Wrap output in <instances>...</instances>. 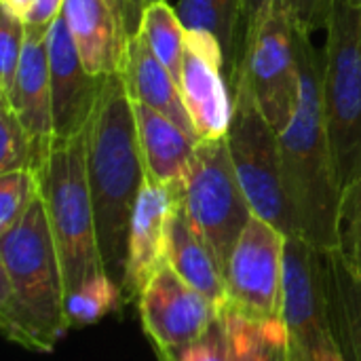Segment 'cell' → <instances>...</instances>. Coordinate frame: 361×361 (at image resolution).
Segmentation results:
<instances>
[{"label": "cell", "instance_id": "cell-1", "mask_svg": "<svg viewBox=\"0 0 361 361\" xmlns=\"http://www.w3.org/2000/svg\"><path fill=\"white\" fill-rule=\"evenodd\" d=\"M85 157L104 273L123 290L133 207L146 182L133 104L121 74L106 76L85 127Z\"/></svg>", "mask_w": 361, "mask_h": 361}, {"label": "cell", "instance_id": "cell-2", "mask_svg": "<svg viewBox=\"0 0 361 361\" xmlns=\"http://www.w3.org/2000/svg\"><path fill=\"white\" fill-rule=\"evenodd\" d=\"M0 328L34 353H51L70 328L63 273L40 192L0 235Z\"/></svg>", "mask_w": 361, "mask_h": 361}, {"label": "cell", "instance_id": "cell-3", "mask_svg": "<svg viewBox=\"0 0 361 361\" xmlns=\"http://www.w3.org/2000/svg\"><path fill=\"white\" fill-rule=\"evenodd\" d=\"M300 66V102L292 123L279 133L283 186L298 237L319 250L336 247L343 188L322 110V59L311 34L294 27Z\"/></svg>", "mask_w": 361, "mask_h": 361}, {"label": "cell", "instance_id": "cell-4", "mask_svg": "<svg viewBox=\"0 0 361 361\" xmlns=\"http://www.w3.org/2000/svg\"><path fill=\"white\" fill-rule=\"evenodd\" d=\"M36 178L68 294L104 271L87 178L85 133L72 140L53 137L49 159Z\"/></svg>", "mask_w": 361, "mask_h": 361}, {"label": "cell", "instance_id": "cell-5", "mask_svg": "<svg viewBox=\"0 0 361 361\" xmlns=\"http://www.w3.org/2000/svg\"><path fill=\"white\" fill-rule=\"evenodd\" d=\"M322 59V110L345 190L361 176V6L334 0Z\"/></svg>", "mask_w": 361, "mask_h": 361}, {"label": "cell", "instance_id": "cell-6", "mask_svg": "<svg viewBox=\"0 0 361 361\" xmlns=\"http://www.w3.org/2000/svg\"><path fill=\"white\" fill-rule=\"evenodd\" d=\"M233 80V116L226 133L231 159L254 216L298 237L296 218L283 186L279 133L262 114L245 70L237 63Z\"/></svg>", "mask_w": 361, "mask_h": 361}, {"label": "cell", "instance_id": "cell-7", "mask_svg": "<svg viewBox=\"0 0 361 361\" xmlns=\"http://www.w3.org/2000/svg\"><path fill=\"white\" fill-rule=\"evenodd\" d=\"M182 207L222 273L254 212L237 178L226 137L199 140L180 180Z\"/></svg>", "mask_w": 361, "mask_h": 361}, {"label": "cell", "instance_id": "cell-8", "mask_svg": "<svg viewBox=\"0 0 361 361\" xmlns=\"http://www.w3.org/2000/svg\"><path fill=\"white\" fill-rule=\"evenodd\" d=\"M281 319L290 334V361H347L328 286V250L300 237L286 239Z\"/></svg>", "mask_w": 361, "mask_h": 361}, {"label": "cell", "instance_id": "cell-9", "mask_svg": "<svg viewBox=\"0 0 361 361\" xmlns=\"http://www.w3.org/2000/svg\"><path fill=\"white\" fill-rule=\"evenodd\" d=\"M239 66L252 82L262 114L281 133L292 123L300 102L294 25L283 2L273 4L245 30Z\"/></svg>", "mask_w": 361, "mask_h": 361}, {"label": "cell", "instance_id": "cell-10", "mask_svg": "<svg viewBox=\"0 0 361 361\" xmlns=\"http://www.w3.org/2000/svg\"><path fill=\"white\" fill-rule=\"evenodd\" d=\"M286 235L258 216L243 228L224 271L226 311L250 319H279L283 302Z\"/></svg>", "mask_w": 361, "mask_h": 361}, {"label": "cell", "instance_id": "cell-11", "mask_svg": "<svg viewBox=\"0 0 361 361\" xmlns=\"http://www.w3.org/2000/svg\"><path fill=\"white\" fill-rule=\"evenodd\" d=\"M135 305L154 351L173 360L197 345L220 319V309L182 281L169 264L150 277Z\"/></svg>", "mask_w": 361, "mask_h": 361}, {"label": "cell", "instance_id": "cell-12", "mask_svg": "<svg viewBox=\"0 0 361 361\" xmlns=\"http://www.w3.org/2000/svg\"><path fill=\"white\" fill-rule=\"evenodd\" d=\"M224 66L226 55L214 34L186 30L180 91L199 140H218L228 133L233 97L222 76Z\"/></svg>", "mask_w": 361, "mask_h": 361}, {"label": "cell", "instance_id": "cell-13", "mask_svg": "<svg viewBox=\"0 0 361 361\" xmlns=\"http://www.w3.org/2000/svg\"><path fill=\"white\" fill-rule=\"evenodd\" d=\"M178 205L180 182L167 186L146 176L129 224L123 305L137 302V296L150 277L167 264L169 226Z\"/></svg>", "mask_w": 361, "mask_h": 361}, {"label": "cell", "instance_id": "cell-14", "mask_svg": "<svg viewBox=\"0 0 361 361\" xmlns=\"http://www.w3.org/2000/svg\"><path fill=\"white\" fill-rule=\"evenodd\" d=\"M47 53L51 68L53 135L57 140H72L85 131L106 76H95L85 68L63 15L47 30Z\"/></svg>", "mask_w": 361, "mask_h": 361}, {"label": "cell", "instance_id": "cell-15", "mask_svg": "<svg viewBox=\"0 0 361 361\" xmlns=\"http://www.w3.org/2000/svg\"><path fill=\"white\" fill-rule=\"evenodd\" d=\"M61 15L85 68L95 76L118 74L129 32L114 0H66Z\"/></svg>", "mask_w": 361, "mask_h": 361}, {"label": "cell", "instance_id": "cell-16", "mask_svg": "<svg viewBox=\"0 0 361 361\" xmlns=\"http://www.w3.org/2000/svg\"><path fill=\"white\" fill-rule=\"evenodd\" d=\"M118 74L125 82V89L131 102H140L161 112L171 123H176L184 133L199 140L195 123L184 106L178 80L154 57V53L146 47V42L142 40L137 32L131 34L127 40Z\"/></svg>", "mask_w": 361, "mask_h": 361}, {"label": "cell", "instance_id": "cell-17", "mask_svg": "<svg viewBox=\"0 0 361 361\" xmlns=\"http://www.w3.org/2000/svg\"><path fill=\"white\" fill-rule=\"evenodd\" d=\"M47 30L25 25L23 55L15 76V85L6 99L17 112L23 127L42 140H53V97L51 68L47 53Z\"/></svg>", "mask_w": 361, "mask_h": 361}, {"label": "cell", "instance_id": "cell-18", "mask_svg": "<svg viewBox=\"0 0 361 361\" xmlns=\"http://www.w3.org/2000/svg\"><path fill=\"white\" fill-rule=\"evenodd\" d=\"M131 104L146 176L159 184H178L184 178L199 140L184 133L161 112L140 102Z\"/></svg>", "mask_w": 361, "mask_h": 361}, {"label": "cell", "instance_id": "cell-19", "mask_svg": "<svg viewBox=\"0 0 361 361\" xmlns=\"http://www.w3.org/2000/svg\"><path fill=\"white\" fill-rule=\"evenodd\" d=\"M167 264L173 269V273L192 286L197 292L207 296L220 311L226 300V286H224V273L209 250V245L201 239V235L192 228L184 207L182 199L180 205L171 218L169 226V247H167Z\"/></svg>", "mask_w": 361, "mask_h": 361}, {"label": "cell", "instance_id": "cell-20", "mask_svg": "<svg viewBox=\"0 0 361 361\" xmlns=\"http://www.w3.org/2000/svg\"><path fill=\"white\" fill-rule=\"evenodd\" d=\"M231 361H290V334L283 319H250L222 309Z\"/></svg>", "mask_w": 361, "mask_h": 361}, {"label": "cell", "instance_id": "cell-21", "mask_svg": "<svg viewBox=\"0 0 361 361\" xmlns=\"http://www.w3.org/2000/svg\"><path fill=\"white\" fill-rule=\"evenodd\" d=\"M328 286L343 355L347 361H361V279L343 267L334 250H328Z\"/></svg>", "mask_w": 361, "mask_h": 361}, {"label": "cell", "instance_id": "cell-22", "mask_svg": "<svg viewBox=\"0 0 361 361\" xmlns=\"http://www.w3.org/2000/svg\"><path fill=\"white\" fill-rule=\"evenodd\" d=\"M137 34L146 42V47L154 53V57L171 72V76L180 85L182 59H184V42L186 27L173 6L167 0L148 2L142 11Z\"/></svg>", "mask_w": 361, "mask_h": 361}, {"label": "cell", "instance_id": "cell-23", "mask_svg": "<svg viewBox=\"0 0 361 361\" xmlns=\"http://www.w3.org/2000/svg\"><path fill=\"white\" fill-rule=\"evenodd\" d=\"M186 30H205L214 34L226 61L237 68V30L243 21V0H180L176 6Z\"/></svg>", "mask_w": 361, "mask_h": 361}, {"label": "cell", "instance_id": "cell-24", "mask_svg": "<svg viewBox=\"0 0 361 361\" xmlns=\"http://www.w3.org/2000/svg\"><path fill=\"white\" fill-rule=\"evenodd\" d=\"M53 140L34 137L19 121L13 106L0 97V173H38L49 159Z\"/></svg>", "mask_w": 361, "mask_h": 361}, {"label": "cell", "instance_id": "cell-25", "mask_svg": "<svg viewBox=\"0 0 361 361\" xmlns=\"http://www.w3.org/2000/svg\"><path fill=\"white\" fill-rule=\"evenodd\" d=\"M123 305V290L102 271L66 294V317L72 326H89Z\"/></svg>", "mask_w": 361, "mask_h": 361}, {"label": "cell", "instance_id": "cell-26", "mask_svg": "<svg viewBox=\"0 0 361 361\" xmlns=\"http://www.w3.org/2000/svg\"><path fill=\"white\" fill-rule=\"evenodd\" d=\"M334 254L353 277L361 279V176L343 190Z\"/></svg>", "mask_w": 361, "mask_h": 361}, {"label": "cell", "instance_id": "cell-27", "mask_svg": "<svg viewBox=\"0 0 361 361\" xmlns=\"http://www.w3.org/2000/svg\"><path fill=\"white\" fill-rule=\"evenodd\" d=\"M40 192L38 178L32 171L0 173V235L13 228Z\"/></svg>", "mask_w": 361, "mask_h": 361}, {"label": "cell", "instance_id": "cell-28", "mask_svg": "<svg viewBox=\"0 0 361 361\" xmlns=\"http://www.w3.org/2000/svg\"><path fill=\"white\" fill-rule=\"evenodd\" d=\"M23 19L13 15L8 8L0 6V97H8L15 85V76L23 55Z\"/></svg>", "mask_w": 361, "mask_h": 361}, {"label": "cell", "instance_id": "cell-29", "mask_svg": "<svg viewBox=\"0 0 361 361\" xmlns=\"http://www.w3.org/2000/svg\"><path fill=\"white\" fill-rule=\"evenodd\" d=\"M283 6L292 19V25L313 36L317 30H326L334 0H283Z\"/></svg>", "mask_w": 361, "mask_h": 361}, {"label": "cell", "instance_id": "cell-30", "mask_svg": "<svg viewBox=\"0 0 361 361\" xmlns=\"http://www.w3.org/2000/svg\"><path fill=\"white\" fill-rule=\"evenodd\" d=\"M176 361H231L226 326H224L222 313H220V319L212 326V330Z\"/></svg>", "mask_w": 361, "mask_h": 361}, {"label": "cell", "instance_id": "cell-31", "mask_svg": "<svg viewBox=\"0 0 361 361\" xmlns=\"http://www.w3.org/2000/svg\"><path fill=\"white\" fill-rule=\"evenodd\" d=\"M63 2L66 0H34L27 15L23 17V23L32 27H49L61 15Z\"/></svg>", "mask_w": 361, "mask_h": 361}, {"label": "cell", "instance_id": "cell-32", "mask_svg": "<svg viewBox=\"0 0 361 361\" xmlns=\"http://www.w3.org/2000/svg\"><path fill=\"white\" fill-rule=\"evenodd\" d=\"M283 0H243V23H245V30L264 13L269 11L273 4H279Z\"/></svg>", "mask_w": 361, "mask_h": 361}, {"label": "cell", "instance_id": "cell-33", "mask_svg": "<svg viewBox=\"0 0 361 361\" xmlns=\"http://www.w3.org/2000/svg\"><path fill=\"white\" fill-rule=\"evenodd\" d=\"M142 11H144V0H125V25L129 36L137 32Z\"/></svg>", "mask_w": 361, "mask_h": 361}, {"label": "cell", "instance_id": "cell-34", "mask_svg": "<svg viewBox=\"0 0 361 361\" xmlns=\"http://www.w3.org/2000/svg\"><path fill=\"white\" fill-rule=\"evenodd\" d=\"M32 4H34V0H0V6L8 8L13 15H17L21 19L27 15V11H30Z\"/></svg>", "mask_w": 361, "mask_h": 361}, {"label": "cell", "instance_id": "cell-35", "mask_svg": "<svg viewBox=\"0 0 361 361\" xmlns=\"http://www.w3.org/2000/svg\"><path fill=\"white\" fill-rule=\"evenodd\" d=\"M154 355H157V360L159 361H176L173 357H169V355H165V353H161V351H154Z\"/></svg>", "mask_w": 361, "mask_h": 361}, {"label": "cell", "instance_id": "cell-36", "mask_svg": "<svg viewBox=\"0 0 361 361\" xmlns=\"http://www.w3.org/2000/svg\"><path fill=\"white\" fill-rule=\"evenodd\" d=\"M114 4L118 6L121 15H123V19H125V0H114Z\"/></svg>", "mask_w": 361, "mask_h": 361}, {"label": "cell", "instance_id": "cell-37", "mask_svg": "<svg viewBox=\"0 0 361 361\" xmlns=\"http://www.w3.org/2000/svg\"><path fill=\"white\" fill-rule=\"evenodd\" d=\"M148 2H157V0H144V6H146Z\"/></svg>", "mask_w": 361, "mask_h": 361}, {"label": "cell", "instance_id": "cell-38", "mask_svg": "<svg viewBox=\"0 0 361 361\" xmlns=\"http://www.w3.org/2000/svg\"><path fill=\"white\" fill-rule=\"evenodd\" d=\"M360 6H361V0H360Z\"/></svg>", "mask_w": 361, "mask_h": 361}]
</instances>
